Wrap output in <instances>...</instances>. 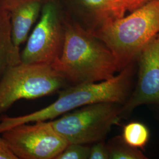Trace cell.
Instances as JSON below:
<instances>
[{
	"label": "cell",
	"instance_id": "1",
	"mask_svg": "<svg viewBox=\"0 0 159 159\" xmlns=\"http://www.w3.org/2000/svg\"><path fill=\"white\" fill-rule=\"evenodd\" d=\"M64 28L62 52L51 65L68 86L110 79L121 71L108 47L66 12Z\"/></svg>",
	"mask_w": 159,
	"mask_h": 159
},
{
	"label": "cell",
	"instance_id": "2",
	"mask_svg": "<svg viewBox=\"0 0 159 159\" xmlns=\"http://www.w3.org/2000/svg\"><path fill=\"white\" fill-rule=\"evenodd\" d=\"M135 62L130 63L110 79L70 85L60 90L57 100L33 113L18 117L1 116L0 134L21 124L55 119L64 114L93 103L111 102L123 105L133 90Z\"/></svg>",
	"mask_w": 159,
	"mask_h": 159
},
{
	"label": "cell",
	"instance_id": "3",
	"mask_svg": "<svg viewBox=\"0 0 159 159\" xmlns=\"http://www.w3.org/2000/svg\"><path fill=\"white\" fill-rule=\"evenodd\" d=\"M159 33V0H153L92 34L113 52L121 70L135 62L144 47Z\"/></svg>",
	"mask_w": 159,
	"mask_h": 159
},
{
	"label": "cell",
	"instance_id": "4",
	"mask_svg": "<svg viewBox=\"0 0 159 159\" xmlns=\"http://www.w3.org/2000/svg\"><path fill=\"white\" fill-rule=\"evenodd\" d=\"M68 86L51 64L21 62L9 68L0 80V114L18 100L46 96Z\"/></svg>",
	"mask_w": 159,
	"mask_h": 159
},
{
	"label": "cell",
	"instance_id": "5",
	"mask_svg": "<svg viewBox=\"0 0 159 159\" xmlns=\"http://www.w3.org/2000/svg\"><path fill=\"white\" fill-rule=\"evenodd\" d=\"M121 106L116 102L93 103L64 114L50 122L68 144L88 145L105 140L112 127L119 124Z\"/></svg>",
	"mask_w": 159,
	"mask_h": 159
},
{
	"label": "cell",
	"instance_id": "6",
	"mask_svg": "<svg viewBox=\"0 0 159 159\" xmlns=\"http://www.w3.org/2000/svg\"><path fill=\"white\" fill-rule=\"evenodd\" d=\"M64 16L61 0L46 1L21 52L22 63L52 64L60 57L65 39Z\"/></svg>",
	"mask_w": 159,
	"mask_h": 159
},
{
	"label": "cell",
	"instance_id": "7",
	"mask_svg": "<svg viewBox=\"0 0 159 159\" xmlns=\"http://www.w3.org/2000/svg\"><path fill=\"white\" fill-rule=\"evenodd\" d=\"M0 135L18 159H55L68 144L50 121L21 124Z\"/></svg>",
	"mask_w": 159,
	"mask_h": 159
},
{
	"label": "cell",
	"instance_id": "8",
	"mask_svg": "<svg viewBox=\"0 0 159 159\" xmlns=\"http://www.w3.org/2000/svg\"><path fill=\"white\" fill-rule=\"evenodd\" d=\"M136 61V84L121 106V119L140 106L159 105V33L144 47Z\"/></svg>",
	"mask_w": 159,
	"mask_h": 159
},
{
	"label": "cell",
	"instance_id": "9",
	"mask_svg": "<svg viewBox=\"0 0 159 159\" xmlns=\"http://www.w3.org/2000/svg\"><path fill=\"white\" fill-rule=\"evenodd\" d=\"M65 12L75 21L93 33L108 23L125 16L121 0H61Z\"/></svg>",
	"mask_w": 159,
	"mask_h": 159
},
{
	"label": "cell",
	"instance_id": "10",
	"mask_svg": "<svg viewBox=\"0 0 159 159\" xmlns=\"http://www.w3.org/2000/svg\"><path fill=\"white\" fill-rule=\"evenodd\" d=\"M47 0H0V8L7 12L12 37L20 47L28 39L30 31L41 14Z\"/></svg>",
	"mask_w": 159,
	"mask_h": 159
},
{
	"label": "cell",
	"instance_id": "11",
	"mask_svg": "<svg viewBox=\"0 0 159 159\" xmlns=\"http://www.w3.org/2000/svg\"><path fill=\"white\" fill-rule=\"evenodd\" d=\"M21 62L20 47L12 40L9 15L0 8V80L9 68Z\"/></svg>",
	"mask_w": 159,
	"mask_h": 159
},
{
	"label": "cell",
	"instance_id": "12",
	"mask_svg": "<svg viewBox=\"0 0 159 159\" xmlns=\"http://www.w3.org/2000/svg\"><path fill=\"white\" fill-rule=\"evenodd\" d=\"M121 136L131 147L144 149L150 139V131L142 123L132 121L123 127Z\"/></svg>",
	"mask_w": 159,
	"mask_h": 159
},
{
	"label": "cell",
	"instance_id": "13",
	"mask_svg": "<svg viewBox=\"0 0 159 159\" xmlns=\"http://www.w3.org/2000/svg\"><path fill=\"white\" fill-rule=\"evenodd\" d=\"M110 159H147L140 149L133 148L124 141L121 136L114 137L107 143Z\"/></svg>",
	"mask_w": 159,
	"mask_h": 159
},
{
	"label": "cell",
	"instance_id": "14",
	"mask_svg": "<svg viewBox=\"0 0 159 159\" xmlns=\"http://www.w3.org/2000/svg\"><path fill=\"white\" fill-rule=\"evenodd\" d=\"M90 147L85 144H68L55 159H89Z\"/></svg>",
	"mask_w": 159,
	"mask_h": 159
},
{
	"label": "cell",
	"instance_id": "15",
	"mask_svg": "<svg viewBox=\"0 0 159 159\" xmlns=\"http://www.w3.org/2000/svg\"><path fill=\"white\" fill-rule=\"evenodd\" d=\"M89 159H110V153L105 140L93 143L90 147Z\"/></svg>",
	"mask_w": 159,
	"mask_h": 159
},
{
	"label": "cell",
	"instance_id": "16",
	"mask_svg": "<svg viewBox=\"0 0 159 159\" xmlns=\"http://www.w3.org/2000/svg\"><path fill=\"white\" fill-rule=\"evenodd\" d=\"M0 159H18L0 135Z\"/></svg>",
	"mask_w": 159,
	"mask_h": 159
},
{
	"label": "cell",
	"instance_id": "17",
	"mask_svg": "<svg viewBox=\"0 0 159 159\" xmlns=\"http://www.w3.org/2000/svg\"><path fill=\"white\" fill-rule=\"evenodd\" d=\"M127 11L132 12L153 0H121Z\"/></svg>",
	"mask_w": 159,
	"mask_h": 159
}]
</instances>
